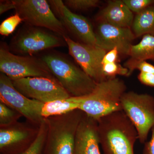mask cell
I'll use <instances>...</instances> for the list:
<instances>
[{
  "label": "cell",
  "instance_id": "6da1fadb",
  "mask_svg": "<svg viewBox=\"0 0 154 154\" xmlns=\"http://www.w3.org/2000/svg\"><path fill=\"white\" fill-rule=\"evenodd\" d=\"M97 122L103 154H134L137 132L123 111L111 113Z\"/></svg>",
  "mask_w": 154,
  "mask_h": 154
},
{
  "label": "cell",
  "instance_id": "7a4b0ae2",
  "mask_svg": "<svg viewBox=\"0 0 154 154\" xmlns=\"http://www.w3.org/2000/svg\"><path fill=\"white\" fill-rule=\"evenodd\" d=\"M126 85L119 78H110L97 83L93 92L83 96L79 109L97 120L116 111H122L121 99Z\"/></svg>",
  "mask_w": 154,
  "mask_h": 154
},
{
  "label": "cell",
  "instance_id": "3957f363",
  "mask_svg": "<svg viewBox=\"0 0 154 154\" xmlns=\"http://www.w3.org/2000/svg\"><path fill=\"white\" fill-rule=\"evenodd\" d=\"M84 114L76 109L45 118L48 130L42 154H73L77 129Z\"/></svg>",
  "mask_w": 154,
  "mask_h": 154
},
{
  "label": "cell",
  "instance_id": "277c9868",
  "mask_svg": "<svg viewBox=\"0 0 154 154\" xmlns=\"http://www.w3.org/2000/svg\"><path fill=\"white\" fill-rule=\"evenodd\" d=\"M42 59L54 77L71 97H82L93 92L97 83L84 70L66 57L56 54Z\"/></svg>",
  "mask_w": 154,
  "mask_h": 154
},
{
  "label": "cell",
  "instance_id": "5b68a950",
  "mask_svg": "<svg viewBox=\"0 0 154 154\" xmlns=\"http://www.w3.org/2000/svg\"><path fill=\"white\" fill-rule=\"evenodd\" d=\"M121 106L135 128L140 142L145 143L154 126V97L149 94L126 92L122 97Z\"/></svg>",
  "mask_w": 154,
  "mask_h": 154
},
{
  "label": "cell",
  "instance_id": "8992f818",
  "mask_svg": "<svg viewBox=\"0 0 154 154\" xmlns=\"http://www.w3.org/2000/svg\"><path fill=\"white\" fill-rule=\"evenodd\" d=\"M0 71L12 81L28 77L55 78L42 59L16 55L3 44L0 48Z\"/></svg>",
  "mask_w": 154,
  "mask_h": 154
},
{
  "label": "cell",
  "instance_id": "52a82bcc",
  "mask_svg": "<svg viewBox=\"0 0 154 154\" xmlns=\"http://www.w3.org/2000/svg\"><path fill=\"white\" fill-rule=\"evenodd\" d=\"M16 14L31 27L44 28L63 37L66 30L45 0H13Z\"/></svg>",
  "mask_w": 154,
  "mask_h": 154
},
{
  "label": "cell",
  "instance_id": "ba28073f",
  "mask_svg": "<svg viewBox=\"0 0 154 154\" xmlns=\"http://www.w3.org/2000/svg\"><path fill=\"white\" fill-rule=\"evenodd\" d=\"M0 102L18 111L33 124L40 125L44 118L41 115L44 103L27 98L17 91L12 81L6 75L0 74Z\"/></svg>",
  "mask_w": 154,
  "mask_h": 154
},
{
  "label": "cell",
  "instance_id": "9c48e42d",
  "mask_svg": "<svg viewBox=\"0 0 154 154\" xmlns=\"http://www.w3.org/2000/svg\"><path fill=\"white\" fill-rule=\"evenodd\" d=\"M12 82L24 96L43 103L71 97L55 78L28 77L14 80Z\"/></svg>",
  "mask_w": 154,
  "mask_h": 154
},
{
  "label": "cell",
  "instance_id": "30bf717a",
  "mask_svg": "<svg viewBox=\"0 0 154 154\" xmlns=\"http://www.w3.org/2000/svg\"><path fill=\"white\" fill-rule=\"evenodd\" d=\"M69 54L86 73L97 83L107 79L103 71L102 62L107 52L101 48L79 42L67 36L63 37Z\"/></svg>",
  "mask_w": 154,
  "mask_h": 154
},
{
  "label": "cell",
  "instance_id": "8fae6325",
  "mask_svg": "<svg viewBox=\"0 0 154 154\" xmlns=\"http://www.w3.org/2000/svg\"><path fill=\"white\" fill-rule=\"evenodd\" d=\"M63 43L59 36L30 26L18 32L11 41V49L22 55H32L44 50L60 47Z\"/></svg>",
  "mask_w": 154,
  "mask_h": 154
},
{
  "label": "cell",
  "instance_id": "7c38bea8",
  "mask_svg": "<svg viewBox=\"0 0 154 154\" xmlns=\"http://www.w3.org/2000/svg\"><path fill=\"white\" fill-rule=\"evenodd\" d=\"M40 125L28 121L0 127V154H20L34 142Z\"/></svg>",
  "mask_w": 154,
  "mask_h": 154
},
{
  "label": "cell",
  "instance_id": "4fadbf2b",
  "mask_svg": "<svg viewBox=\"0 0 154 154\" xmlns=\"http://www.w3.org/2000/svg\"><path fill=\"white\" fill-rule=\"evenodd\" d=\"M54 13L68 30L82 43L97 46L96 33L91 22L86 17L72 12L61 0L48 1Z\"/></svg>",
  "mask_w": 154,
  "mask_h": 154
},
{
  "label": "cell",
  "instance_id": "5bb4252c",
  "mask_svg": "<svg viewBox=\"0 0 154 154\" xmlns=\"http://www.w3.org/2000/svg\"><path fill=\"white\" fill-rule=\"evenodd\" d=\"M95 33L97 46L107 52L116 48L119 54L124 55H129L136 38L131 28H120L103 22H99Z\"/></svg>",
  "mask_w": 154,
  "mask_h": 154
},
{
  "label": "cell",
  "instance_id": "9a60e30c",
  "mask_svg": "<svg viewBox=\"0 0 154 154\" xmlns=\"http://www.w3.org/2000/svg\"><path fill=\"white\" fill-rule=\"evenodd\" d=\"M98 122L85 113L76 134L73 154H101Z\"/></svg>",
  "mask_w": 154,
  "mask_h": 154
},
{
  "label": "cell",
  "instance_id": "2e32d148",
  "mask_svg": "<svg viewBox=\"0 0 154 154\" xmlns=\"http://www.w3.org/2000/svg\"><path fill=\"white\" fill-rule=\"evenodd\" d=\"M134 17L123 1L115 0L108 2L107 6L97 14L96 20L116 27L131 28Z\"/></svg>",
  "mask_w": 154,
  "mask_h": 154
},
{
  "label": "cell",
  "instance_id": "e0dca14e",
  "mask_svg": "<svg viewBox=\"0 0 154 154\" xmlns=\"http://www.w3.org/2000/svg\"><path fill=\"white\" fill-rule=\"evenodd\" d=\"M128 56L129 59L124 64V66L128 69L129 76L141 62L154 61V36L150 35L143 36L138 44L131 46Z\"/></svg>",
  "mask_w": 154,
  "mask_h": 154
},
{
  "label": "cell",
  "instance_id": "ac0fdd59",
  "mask_svg": "<svg viewBox=\"0 0 154 154\" xmlns=\"http://www.w3.org/2000/svg\"><path fill=\"white\" fill-rule=\"evenodd\" d=\"M82 97H70L68 99H58L44 103L42 108V116L43 118H47L79 109Z\"/></svg>",
  "mask_w": 154,
  "mask_h": 154
},
{
  "label": "cell",
  "instance_id": "d6986e66",
  "mask_svg": "<svg viewBox=\"0 0 154 154\" xmlns=\"http://www.w3.org/2000/svg\"><path fill=\"white\" fill-rule=\"evenodd\" d=\"M131 29L136 38L145 35L154 36V4L136 15Z\"/></svg>",
  "mask_w": 154,
  "mask_h": 154
},
{
  "label": "cell",
  "instance_id": "ffe728a7",
  "mask_svg": "<svg viewBox=\"0 0 154 154\" xmlns=\"http://www.w3.org/2000/svg\"><path fill=\"white\" fill-rule=\"evenodd\" d=\"M48 130L45 119L40 125L39 132L34 142L26 150L20 154H42Z\"/></svg>",
  "mask_w": 154,
  "mask_h": 154
},
{
  "label": "cell",
  "instance_id": "44dd1931",
  "mask_svg": "<svg viewBox=\"0 0 154 154\" xmlns=\"http://www.w3.org/2000/svg\"><path fill=\"white\" fill-rule=\"evenodd\" d=\"M22 116V114L18 111L0 102V127L14 124Z\"/></svg>",
  "mask_w": 154,
  "mask_h": 154
},
{
  "label": "cell",
  "instance_id": "7402d4cb",
  "mask_svg": "<svg viewBox=\"0 0 154 154\" xmlns=\"http://www.w3.org/2000/svg\"><path fill=\"white\" fill-rule=\"evenodd\" d=\"M63 3L69 10L85 11L98 7L101 2L99 0H66Z\"/></svg>",
  "mask_w": 154,
  "mask_h": 154
},
{
  "label": "cell",
  "instance_id": "603a6c76",
  "mask_svg": "<svg viewBox=\"0 0 154 154\" xmlns=\"http://www.w3.org/2000/svg\"><path fill=\"white\" fill-rule=\"evenodd\" d=\"M103 71L107 79L115 78L117 75L129 76L128 69L116 62L104 64Z\"/></svg>",
  "mask_w": 154,
  "mask_h": 154
},
{
  "label": "cell",
  "instance_id": "cb8c5ba5",
  "mask_svg": "<svg viewBox=\"0 0 154 154\" xmlns=\"http://www.w3.org/2000/svg\"><path fill=\"white\" fill-rule=\"evenodd\" d=\"M22 22V18L17 14L8 17L1 23L0 33L3 36H8L14 32L18 25Z\"/></svg>",
  "mask_w": 154,
  "mask_h": 154
},
{
  "label": "cell",
  "instance_id": "d4e9b609",
  "mask_svg": "<svg viewBox=\"0 0 154 154\" xmlns=\"http://www.w3.org/2000/svg\"><path fill=\"white\" fill-rule=\"evenodd\" d=\"M131 12L138 14L154 4V0H122Z\"/></svg>",
  "mask_w": 154,
  "mask_h": 154
},
{
  "label": "cell",
  "instance_id": "484cf974",
  "mask_svg": "<svg viewBox=\"0 0 154 154\" xmlns=\"http://www.w3.org/2000/svg\"><path fill=\"white\" fill-rule=\"evenodd\" d=\"M138 79L142 84L154 88V74L140 72Z\"/></svg>",
  "mask_w": 154,
  "mask_h": 154
},
{
  "label": "cell",
  "instance_id": "4316f807",
  "mask_svg": "<svg viewBox=\"0 0 154 154\" xmlns=\"http://www.w3.org/2000/svg\"><path fill=\"white\" fill-rule=\"evenodd\" d=\"M119 54V52L118 49L116 48L108 51L103 58L102 62V65L104 64L116 62Z\"/></svg>",
  "mask_w": 154,
  "mask_h": 154
},
{
  "label": "cell",
  "instance_id": "83f0119b",
  "mask_svg": "<svg viewBox=\"0 0 154 154\" xmlns=\"http://www.w3.org/2000/svg\"><path fill=\"white\" fill-rule=\"evenodd\" d=\"M152 135L150 140L145 143L142 154H154V126L151 129Z\"/></svg>",
  "mask_w": 154,
  "mask_h": 154
},
{
  "label": "cell",
  "instance_id": "f1b7e54d",
  "mask_svg": "<svg viewBox=\"0 0 154 154\" xmlns=\"http://www.w3.org/2000/svg\"><path fill=\"white\" fill-rule=\"evenodd\" d=\"M136 69L139 70L140 72L154 74V66L147 62L146 61H144L139 63Z\"/></svg>",
  "mask_w": 154,
  "mask_h": 154
},
{
  "label": "cell",
  "instance_id": "f546056e",
  "mask_svg": "<svg viewBox=\"0 0 154 154\" xmlns=\"http://www.w3.org/2000/svg\"><path fill=\"white\" fill-rule=\"evenodd\" d=\"M15 5L13 0L1 1V2H0V14L1 15L12 9L15 10Z\"/></svg>",
  "mask_w": 154,
  "mask_h": 154
}]
</instances>
